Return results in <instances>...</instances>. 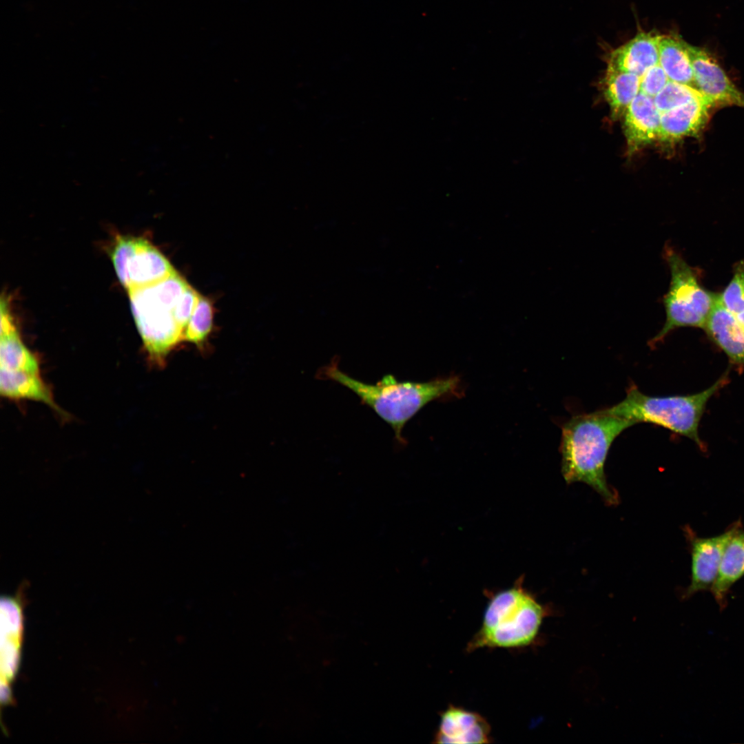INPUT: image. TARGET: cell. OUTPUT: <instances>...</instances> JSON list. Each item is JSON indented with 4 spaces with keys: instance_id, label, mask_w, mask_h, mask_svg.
<instances>
[{
    "instance_id": "8fae6325",
    "label": "cell",
    "mask_w": 744,
    "mask_h": 744,
    "mask_svg": "<svg viewBox=\"0 0 744 744\" xmlns=\"http://www.w3.org/2000/svg\"><path fill=\"white\" fill-rule=\"evenodd\" d=\"M621 118L629 154L658 141L661 113L652 97L640 92L628 105Z\"/></svg>"
},
{
    "instance_id": "ac0fdd59",
    "label": "cell",
    "mask_w": 744,
    "mask_h": 744,
    "mask_svg": "<svg viewBox=\"0 0 744 744\" xmlns=\"http://www.w3.org/2000/svg\"><path fill=\"white\" fill-rule=\"evenodd\" d=\"M602 88L611 116L614 119L621 118L628 105L640 93V77L608 66Z\"/></svg>"
},
{
    "instance_id": "ffe728a7",
    "label": "cell",
    "mask_w": 744,
    "mask_h": 744,
    "mask_svg": "<svg viewBox=\"0 0 744 744\" xmlns=\"http://www.w3.org/2000/svg\"><path fill=\"white\" fill-rule=\"evenodd\" d=\"M702 97L704 96L696 88L669 80L653 99L661 114Z\"/></svg>"
},
{
    "instance_id": "7c38bea8",
    "label": "cell",
    "mask_w": 744,
    "mask_h": 744,
    "mask_svg": "<svg viewBox=\"0 0 744 744\" xmlns=\"http://www.w3.org/2000/svg\"><path fill=\"white\" fill-rule=\"evenodd\" d=\"M712 107V104L702 97L661 113L658 141L672 143L699 135L706 126Z\"/></svg>"
},
{
    "instance_id": "603a6c76",
    "label": "cell",
    "mask_w": 744,
    "mask_h": 744,
    "mask_svg": "<svg viewBox=\"0 0 744 744\" xmlns=\"http://www.w3.org/2000/svg\"><path fill=\"white\" fill-rule=\"evenodd\" d=\"M199 298V294L188 285L178 300L175 307L174 316L177 323L184 331Z\"/></svg>"
},
{
    "instance_id": "6da1fadb",
    "label": "cell",
    "mask_w": 744,
    "mask_h": 744,
    "mask_svg": "<svg viewBox=\"0 0 744 744\" xmlns=\"http://www.w3.org/2000/svg\"><path fill=\"white\" fill-rule=\"evenodd\" d=\"M339 358L320 368L316 378L331 380L349 389L360 399L361 404L371 408L394 431L395 440L406 443L402 431L407 423L425 405L442 397L462 394L461 380L457 375L435 378L427 382H400L391 374L385 375L376 384L358 380L339 368Z\"/></svg>"
},
{
    "instance_id": "5bb4252c",
    "label": "cell",
    "mask_w": 744,
    "mask_h": 744,
    "mask_svg": "<svg viewBox=\"0 0 744 744\" xmlns=\"http://www.w3.org/2000/svg\"><path fill=\"white\" fill-rule=\"evenodd\" d=\"M734 364H744V327L718 299L703 328Z\"/></svg>"
},
{
    "instance_id": "7a4b0ae2",
    "label": "cell",
    "mask_w": 744,
    "mask_h": 744,
    "mask_svg": "<svg viewBox=\"0 0 744 744\" xmlns=\"http://www.w3.org/2000/svg\"><path fill=\"white\" fill-rule=\"evenodd\" d=\"M636 424L603 409L572 417L561 428V473L568 484L583 482L608 506L619 502L618 493L607 482L604 465L614 440Z\"/></svg>"
},
{
    "instance_id": "3957f363",
    "label": "cell",
    "mask_w": 744,
    "mask_h": 744,
    "mask_svg": "<svg viewBox=\"0 0 744 744\" xmlns=\"http://www.w3.org/2000/svg\"><path fill=\"white\" fill-rule=\"evenodd\" d=\"M552 612L524 588L519 578L513 587L489 597L481 626L466 650L528 647L535 643L544 619Z\"/></svg>"
},
{
    "instance_id": "9a60e30c",
    "label": "cell",
    "mask_w": 744,
    "mask_h": 744,
    "mask_svg": "<svg viewBox=\"0 0 744 744\" xmlns=\"http://www.w3.org/2000/svg\"><path fill=\"white\" fill-rule=\"evenodd\" d=\"M1 395L10 400H32L43 402L59 414L61 409L54 400L49 386L40 373L0 369Z\"/></svg>"
},
{
    "instance_id": "cb8c5ba5",
    "label": "cell",
    "mask_w": 744,
    "mask_h": 744,
    "mask_svg": "<svg viewBox=\"0 0 744 744\" xmlns=\"http://www.w3.org/2000/svg\"><path fill=\"white\" fill-rule=\"evenodd\" d=\"M669 81L662 68L657 64L640 77V92L654 98Z\"/></svg>"
},
{
    "instance_id": "5b68a950",
    "label": "cell",
    "mask_w": 744,
    "mask_h": 744,
    "mask_svg": "<svg viewBox=\"0 0 744 744\" xmlns=\"http://www.w3.org/2000/svg\"><path fill=\"white\" fill-rule=\"evenodd\" d=\"M727 371L706 389L689 395L652 396L642 393L632 384L625 398L603 409L628 420L648 422L685 436L702 448L699 426L709 400L727 382Z\"/></svg>"
},
{
    "instance_id": "277c9868",
    "label": "cell",
    "mask_w": 744,
    "mask_h": 744,
    "mask_svg": "<svg viewBox=\"0 0 744 744\" xmlns=\"http://www.w3.org/2000/svg\"><path fill=\"white\" fill-rule=\"evenodd\" d=\"M188 284L177 273L128 291L131 309L149 363L163 367L170 352L184 341L174 310Z\"/></svg>"
},
{
    "instance_id": "44dd1931",
    "label": "cell",
    "mask_w": 744,
    "mask_h": 744,
    "mask_svg": "<svg viewBox=\"0 0 744 744\" xmlns=\"http://www.w3.org/2000/svg\"><path fill=\"white\" fill-rule=\"evenodd\" d=\"M212 327V308L209 302L200 296L198 304L187 323L184 340L203 348Z\"/></svg>"
},
{
    "instance_id": "9c48e42d",
    "label": "cell",
    "mask_w": 744,
    "mask_h": 744,
    "mask_svg": "<svg viewBox=\"0 0 744 744\" xmlns=\"http://www.w3.org/2000/svg\"><path fill=\"white\" fill-rule=\"evenodd\" d=\"M695 87L714 107H744V93L705 50L687 43Z\"/></svg>"
},
{
    "instance_id": "d6986e66",
    "label": "cell",
    "mask_w": 744,
    "mask_h": 744,
    "mask_svg": "<svg viewBox=\"0 0 744 744\" xmlns=\"http://www.w3.org/2000/svg\"><path fill=\"white\" fill-rule=\"evenodd\" d=\"M0 369L40 373L37 357L23 344L17 329L1 334Z\"/></svg>"
},
{
    "instance_id": "d4e9b609",
    "label": "cell",
    "mask_w": 744,
    "mask_h": 744,
    "mask_svg": "<svg viewBox=\"0 0 744 744\" xmlns=\"http://www.w3.org/2000/svg\"><path fill=\"white\" fill-rule=\"evenodd\" d=\"M736 316H737L738 319L739 320L741 323L744 327V311H743L741 313H738V315H736Z\"/></svg>"
},
{
    "instance_id": "52a82bcc",
    "label": "cell",
    "mask_w": 744,
    "mask_h": 744,
    "mask_svg": "<svg viewBox=\"0 0 744 744\" xmlns=\"http://www.w3.org/2000/svg\"><path fill=\"white\" fill-rule=\"evenodd\" d=\"M110 256L116 275L127 291L156 283L176 271L160 251L142 238L118 237Z\"/></svg>"
},
{
    "instance_id": "30bf717a",
    "label": "cell",
    "mask_w": 744,
    "mask_h": 744,
    "mask_svg": "<svg viewBox=\"0 0 744 744\" xmlns=\"http://www.w3.org/2000/svg\"><path fill=\"white\" fill-rule=\"evenodd\" d=\"M435 743H490L491 727L480 714L453 704L440 712Z\"/></svg>"
},
{
    "instance_id": "2e32d148",
    "label": "cell",
    "mask_w": 744,
    "mask_h": 744,
    "mask_svg": "<svg viewBox=\"0 0 744 744\" xmlns=\"http://www.w3.org/2000/svg\"><path fill=\"white\" fill-rule=\"evenodd\" d=\"M744 575V531L740 529L727 544L716 578L710 589L721 610L727 606L726 597L732 586Z\"/></svg>"
},
{
    "instance_id": "4fadbf2b",
    "label": "cell",
    "mask_w": 744,
    "mask_h": 744,
    "mask_svg": "<svg viewBox=\"0 0 744 744\" xmlns=\"http://www.w3.org/2000/svg\"><path fill=\"white\" fill-rule=\"evenodd\" d=\"M661 35L652 32H639L609 55L608 66L641 77L659 64V43Z\"/></svg>"
},
{
    "instance_id": "ba28073f",
    "label": "cell",
    "mask_w": 744,
    "mask_h": 744,
    "mask_svg": "<svg viewBox=\"0 0 744 744\" xmlns=\"http://www.w3.org/2000/svg\"><path fill=\"white\" fill-rule=\"evenodd\" d=\"M741 529L740 520L723 533L712 537H699L688 526L684 528L690 541L692 556L691 581L682 593V599L698 592L710 590L718 574L725 548L731 538Z\"/></svg>"
},
{
    "instance_id": "8992f818",
    "label": "cell",
    "mask_w": 744,
    "mask_h": 744,
    "mask_svg": "<svg viewBox=\"0 0 744 744\" xmlns=\"http://www.w3.org/2000/svg\"><path fill=\"white\" fill-rule=\"evenodd\" d=\"M663 256L670 272V283L662 302L665 321L661 329L648 342L653 348L672 331L681 327L704 328L719 297L700 283L696 270L682 256L666 244Z\"/></svg>"
},
{
    "instance_id": "e0dca14e",
    "label": "cell",
    "mask_w": 744,
    "mask_h": 744,
    "mask_svg": "<svg viewBox=\"0 0 744 744\" xmlns=\"http://www.w3.org/2000/svg\"><path fill=\"white\" fill-rule=\"evenodd\" d=\"M659 64L670 81L695 87L687 43L681 38L661 35L659 43Z\"/></svg>"
},
{
    "instance_id": "7402d4cb",
    "label": "cell",
    "mask_w": 744,
    "mask_h": 744,
    "mask_svg": "<svg viewBox=\"0 0 744 744\" xmlns=\"http://www.w3.org/2000/svg\"><path fill=\"white\" fill-rule=\"evenodd\" d=\"M719 298L723 307L735 315L744 311V259L735 264L733 276Z\"/></svg>"
}]
</instances>
